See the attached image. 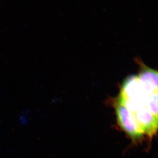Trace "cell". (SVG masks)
<instances>
[{
    "mask_svg": "<svg viewBox=\"0 0 158 158\" xmlns=\"http://www.w3.org/2000/svg\"><path fill=\"white\" fill-rule=\"evenodd\" d=\"M115 109L117 120L122 129L134 140L142 138L144 135V131L133 113L118 102L115 104Z\"/></svg>",
    "mask_w": 158,
    "mask_h": 158,
    "instance_id": "cell-1",
    "label": "cell"
},
{
    "mask_svg": "<svg viewBox=\"0 0 158 158\" xmlns=\"http://www.w3.org/2000/svg\"><path fill=\"white\" fill-rule=\"evenodd\" d=\"M147 95L141 88L138 76L134 75L127 78L123 82L118 99L131 101L144 106Z\"/></svg>",
    "mask_w": 158,
    "mask_h": 158,
    "instance_id": "cell-2",
    "label": "cell"
},
{
    "mask_svg": "<svg viewBox=\"0 0 158 158\" xmlns=\"http://www.w3.org/2000/svg\"><path fill=\"white\" fill-rule=\"evenodd\" d=\"M144 106L155 116L158 117V92L146 96Z\"/></svg>",
    "mask_w": 158,
    "mask_h": 158,
    "instance_id": "cell-4",
    "label": "cell"
},
{
    "mask_svg": "<svg viewBox=\"0 0 158 158\" xmlns=\"http://www.w3.org/2000/svg\"><path fill=\"white\" fill-rule=\"evenodd\" d=\"M142 90L147 95L158 92V72L148 67H143L138 76Z\"/></svg>",
    "mask_w": 158,
    "mask_h": 158,
    "instance_id": "cell-3",
    "label": "cell"
}]
</instances>
